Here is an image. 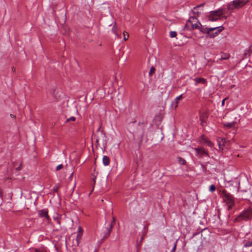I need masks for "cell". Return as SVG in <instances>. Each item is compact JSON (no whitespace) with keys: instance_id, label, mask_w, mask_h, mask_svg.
Instances as JSON below:
<instances>
[{"instance_id":"cell-1","label":"cell","mask_w":252,"mask_h":252,"mask_svg":"<svg viewBox=\"0 0 252 252\" xmlns=\"http://www.w3.org/2000/svg\"><path fill=\"white\" fill-rule=\"evenodd\" d=\"M228 16L226 10L222 8L211 11L207 15L208 20L212 22L223 20L227 19Z\"/></svg>"},{"instance_id":"cell-2","label":"cell","mask_w":252,"mask_h":252,"mask_svg":"<svg viewBox=\"0 0 252 252\" xmlns=\"http://www.w3.org/2000/svg\"><path fill=\"white\" fill-rule=\"evenodd\" d=\"M223 26H219L215 28H209L205 26H203L200 31L208 36L209 38L213 39L218 36L224 30Z\"/></svg>"},{"instance_id":"cell-3","label":"cell","mask_w":252,"mask_h":252,"mask_svg":"<svg viewBox=\"0 0 252 252\" xmlns=\"http://www.w3.org/2000/svg\"><path fill=\"white\" fill-rule=\"evenodd\" d=\"M219 192L220 193L221 197L223 200V202H225L226 206L228 207L229 210H231L233 209L235 204V200L233 196L228 192L225 189H222L220 190Z\"/></svg>"},{"instance_id":"cell-4","label":"cell","mask_w":252,"mask_h":252,"mask_svg":"<svg viewBox=\"0 0 252 252\" xmlns=\"http://www.w3.org/2000/svg\"><path fill=\"white\" fill-rule=\"evenodd\" d=\"M203 27L198 18L190 17L184 26V30L192 31L195 30H200Z\"/></svg>"},{"instance_id":"cell-5","label":"cell","mask_w":252,"mask_h":252,"mask_svg":"<svg viewBox=\"0 0 252 252\" xmlns=\"http://www.w3.org/2000/svg\"><path fill=\"white\" fill-rule=\"evenodd\" d=\"M252 218V209L251 206L241 212L233 220V222L238 223L242 222L251 221Z\"/></svg>"},{"instance_id":"cell-6","label":"cell","mask_w":252,"mask_h":252,"mask_svg":"<svg viewBox=\"0 0 252 252\" xmlns=\"http://www.w3.org/2000/svg\"><path fill=\"white\" fill-rule=\"evenodd\" d=\"M216 141L219 149L222 152H226L228 151L231 145V141L228 138L223 137H218L217 138Z\"/></svg>"},{"instance_id":"cell-7","label":"cell","mask_w":252,"mask_h":252,"mask_svg":"<svg viewBox=\"0 0 252 252\" xmlns=\"http://www.w3.org/2000/svg\"><path fill=\"white\" fill-rule=\"evenodd\" d=\"M250 2V1H245V0H242V1H241V0L233 1L227 5V9L228 10L232 11L244 7Z\"/></svg>"},{"instance_id":"cell-8","label":"cell","mask_w":252,"mask_h":252,"mask_svg":"<svg viewBox=\"0 0 252 252\" xmlns=\"http://www.w3.org/2000/svg\"><path fill=\"white\" fill-rule=\"evenodd\" d=\"M210 112L208 109L201 110L199 112V117L201 122V125L202 127H204L207 123Z\"/></svg>"},{"instance_id":"cell-9","label":"cell","mask_w":252,"mask_h":252,"mask_svg":"<svg viewBox=\"0 0 252 252\" xmlns=\"http://www.w3.org/2000/svg\"><path fill=\"white\" fill-rule=\"evenodd\" d=\"M195 152L197 156L200 158L209 157V154L207 150L203 146H199L194 148Z\"/></svg>"},{"instance_id":"cell-10","label":"cell","mask_w":252,"mask_h":252,"mask_svg":"<svg viewBox=\"0 0 252 252\" xmlns=\"http://www.w3.org/2000/svg\"><path fill=\"white\" fill-rule=\"evenodd\" d=\"M199 142L202 145L212 148L214 146V143L205 134H202L199 138Z\"/></svg>"},{"instance_id":"cell-11","label":"cell","mask_w":252,"mask_h":252,"mask_svg":"<svg viewBox=\"0 0 252 252\" xmlns=\"http://www.w3.org/2000/svg\"><path fill=\"white\" fill-rule=\"evenodd\" d=\"M165 113L164 112H161L157 114L153 119V124L156 127L158 128L162 123L164 117Z\"/></svg>"},{"instance_id":"cell-12","label":"cell","mask_w":252,"mask_h":252,"mask_svg":"<svg viewBox=\"0 0 252 252\" xmlns=\"http://www.w3.org/2000/svg\"><path fill=\"white\" fill-rule=\"evenodd\" d=\"M204 5H205V4L203 3V4H202L197 7H194L191 11V13L190 14V17H196V18H198L200 16L201 14V12L198 11V10L200 8L203 7L204 6Z\"/></svg>"},{"instance_id":"cell-13","label":"cell","mask_w":252,"mask_h":252,"mask_svg":"<svg viewBox=\"0 0 252 252\" xmlns=\"http://www.w3.org/2000/svg\"><path fill=\"white\" fill-rule=\"evenodd\" d=\"M38 214H39V216L40 217L45 218L46 220H47L49 222H50L51 221V219H50V217L49 215V211H48V209L45 208V209H41L39 211Z\"/></svg>"},{"instance_id":"cell-14","label":"cell","mask_w":252,"mask_h":252,"mask_svg":"<svg viewBox=\"0 0 252 252\" xmlns=\"http://www.w3.org/2000/svg\"><path fill=\"white\" fill-rule=\"evenodd\" d=\"M83 232H84V230H83V228L81 226H79L78 229V231L77 232V236H76V242H77V245H79L81 242V240L82 236H83Z\"/></svg>"},{"instance_id":"cell-15","label":"cell","mask_w":252,"mask_h":252,"mask_svg":"<svg viewBox=\"0 0 252 252\" xmlns=\"http://www.w3.org/2000/svg\"><path fill=\"white\" fill-rule=\"evenodd\" d=\"M195 83L197 84H202L203 85H206L207 84V81L206 79L202 77H197L193 79Z\"/></svg>"},{"instance_id":"cell-16","label":"cell","mask_w":252,"mask_h":252,"mask_svg":"<svg viewBox=\"0 0 252 252\" xmlns=\"http://www.w3.org/2000/svg\"><path fill=\"white\" fill-rule=\"evenodd\" d=\"M252 54V46L251 45L250 46V47L245 50L244 51V53L243 55V58L242 59H245L247 58H249Z\"/></svg>"},{"instance_id":"cell-17","label":"cell","mask_w":252,"mask_h":252,"mask_svg":"<svg viewBox=\"0 0 252 252\" xmlns=\"http://www.w3.org/2000/svg\"><path fill=\"white\" fill-rule=\"evenodd\" d=\"M236 122H230V123H224L223 124L224 127L226 128H227V129H232V128H233L235 127L236 125Z\"/></svg>"},{"instance_id":"cell-18","label":"cell","mask_w":252,"mask_h":252,"mask_svg":"<svg viewBox=\"0 0 252 252\" xmlns=\"http://www.w3.org/2000/svg\"><path fill=\"white\" fill-rule=\"evenodd\" d=\"M183 95H181L178 97H176V98L174 100V109H176L178 107V105L180 101L183 99Z\"/></svg>"},{"instance_id":"cell-19","label":"cell","mask_w":252,"mask_h":252,"mask_svg":"<svg viewBox=\"0 0 252 252\" xmlns=\"http://www.w3.org/2000/svg\"><path fill=\"white\" fill-rule=\"evenodd\" d=\"M102 163L104 166H108L110 163V159L107 156H103L102 158Z\"/></svg>"},{"instance_id":"cell-20","label":"cell","mask_w":252,"mask_h":252,"mask_svg":"<svg viewBox=\"0 0 252 252\" xmlns=\"http://www.w3.org/2000/svg\"><path fill=\"white\" fill-rule=\"evenodd\" d=\"M231 57V54L230 53H226L222 52L221 54V60H229Z\"/></svg>"},{"instance_id":"cell-21","label":"cell","mask_w":252,"mask_h":252,"mask_svg":"<svg viewBox=\"0 0 252 252\" xmlns=\"http://www.w3.org/2000/svg\"><path fill=\"white\" fill-rule=\"evenodd\" d=\"M119 28L117 24H115L112 28V31L114 34H115L117 36H119Z\"/></svg>"},{"instance_id":"cell-22","label":"cell","mask_w":252,"mask_h":252,"mask_svg":"<svg viewBox=\"0 0 252 252\" xmlns=\"http://www.w3.org/2000/svg\"><path fill=\"white\" fill-rule=\"evenodd\" d=\"M177 161H178V163H180L181 165H185L187 164V161L184 158H183L182 157H177Z\"/></svg>"},{"instance_id":"cell-23","label":"cell","mask_w":252,"mask_h":252,"mask_svg":"<svg viewBox=\"0 0 252 252\" xmlns=\"http://www.w3.org/2000/svg\"><path fill=\"white\" fill-rule=\"evenodd\" d=\"M156 72V68H155V67L154 66H152L150 68V71H149V76L150 77H152L154 75V74H155Z\"/></svg>"},{"instance_id":"cell-24","label":"cell","mask_w":252,"mask_h":252,"mask_svg":"<svg viewBox=\"0 0 252 252\" xmlns=\"http://www.w3.org/2000/svg\"><path fill=\"white\" fill-rule=\"evenodd\" d=\"M169 35H170V37L171 38H175L177 36V33L176 32H175V31H171L170 32V34Z\"/></svg>"},{"instance_id":"cell-25","label":"cell","mask_w":252,"mask_h":252,"mask_svg":"<svg viewBox=\"0 0 252 252\" xmlns=\"http://www.w3.org/2000/svg\"><path fill=\"white\" fill-rule=\"evenodd\" d=\"M216 190V188L215 187V186L214 185V184H212L210 186H209V191L210 192H215Z\"/></svg>"},{"instance_id":"cell-26","label":"cell","mask_w":252,"mask_h":252,"mask_svg":"<svg viewBox=\"0 0 252 252\" xmlns=\"http://www.w3.org/2000/svg\"><path fill=\"white\" fill-rule=\"evenodd\" d=\"M178 240H179V239H177L174 243V245L172 249V250H171V252H176V249H177V243H178Z\"/></svg>"},{"instance_id":"cell-27","label":"cell","mask_w":252,"mask_h":252,"mask_svg":"<svg viewBox=\"0 0 252 252\" xmlns=\"http://www.w3.org/2000/svg\"><path fill=\"white\" fill-rule=\"evenodd\" d=\"M123 36H124V40L125 41H127L129 40V33L127 32H126V31H124L123 32Z\"/></svg>"},{"instance_id":"cell-28","label":"cell","mask_w":252,"mask_h":252,"mask_svg":"<svg viewBox=\"0 0 252 252\" xmlns=\"http://www.w3.org/2000/svg\"><path fill=\"white\" fill-rule=\"evenodd\" d=\"M252 245V241H248L246 242V243H245V244L244 245V247H245V248H249V247H251Z\"/></svg>"},{"instance_id":"cell-29","label":"cell","mask_w":252,"mask_h":252,"mask_svg":"<svg viewBox=\"0 0 252 252\" xmlns=\"http://www.w3.org/2000/svg\"><path fill=\"white\" fill-rule=\"evenodd\" d=\"M23 168V163L22 162H21L20 164L19 165V166L16 168V171H21Z\"/></svg>"},{"instance_id":"cell-30","label":"cell","mask_w":252,"mask_h":252,"mask_svg":"<svg viewBox=\"0 0 252 252\" xmlns=\"http://www.w3.org/2000/svg\"><path fill=\"white\" fill-rule=\"evenodd\" d=\"M76 120V118L74 116H72V117H70L69 118H68L67 121H66V122H74Z\"/></svg>"},{"instance_id":"cell-31","label":"cell","mask_w":252,"mask_h":252,"mask_svg":"<svg viewBox=\"0 0 252 252\" xmlns=\"http://www.w3.org/2000/svg\"><path fill=\"white\" fill-rule=\"evenodd\" d=\"M63 164H60L58 165L56 167V171H59L61 170L62 169H63Z\"/></svg>"},{"instance_id":"cell-32","label":"cell","mask_w":252,"mask_h":252,"mask_svg":"<svg viewBox=\"0 0 252 252\" xmlns=\"http://www.w3.org/2000/svg\"><path fill=\"white\" fill-rule=\"evenodd\" d=\"M207 229H208L207 228H205V229H202V231H200L199 232H198V233H194V234L193 235V237H194V236H195L196 235H198L200 234V233H202V232H204V231H206V230H207Z\"/></svg>"},{"instance_id":"cell-33","label":"cell","mask_w":252,"mask_h":252,"mask_svg":"<svg viewBox=\"0 0 252 252\" xmlns=\"http://www.w3.org/2000/svg\"><path fill=\"white\" fill-rule=\"evenodd\" d=\"M4 197V192L2 188L0 187V199H3Z\"/></svg>"},{"instance_id":"cell-34","label":"cell","mask_w":252,"mask_h":252,"mask_svg":"<svg viewBox=\"0 0 252 252\" xmlns=\"http://www.w3.org/2000/svg\"><path fill=\"white\" fill-rule=\"evenodd\" d=\"M59 188H60V186H56V187H55L53 189V191H53V192L54 193L56 192H58V190H59Z\"/></svg>"},{"instance_id":"cell-35","label":"cell","mask_w":252,"mask_h":252,"mask_svg":"<svg viewBox=\"0 0 252 252\" xmlns=\"http://www.w3.org/2000/svg\"><path fill=\"white\" fill-rule=\"evenodd\" d=\"M228 99H229V97H227V98H225L224 99H223V100H222V106L225 105V102H226V101L228 100Z\"/></svg>"},{"instance_id":"cell-36","label":"cell","mask_w":252,"mask_h":252,"mask_svg":"<svg viewBox=\"0 0 252 252\" xmlns=\"http://www.w3.org/2000/svg\"><path fill=\"white\" fill-rule=\"evenodd\" d=\"M35 252H46V251H44L43 250L40 249H37L35 250Z\"/></svg>"}]
</instances>
